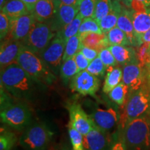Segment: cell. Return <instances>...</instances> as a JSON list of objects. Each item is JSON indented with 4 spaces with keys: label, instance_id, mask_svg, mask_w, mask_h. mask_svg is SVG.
<instances>
[{
    "label": "cell",
    "instance_id": "6da1fadb",
    "mask_svg": "<svg viewBox=\"0 0 150 150\" xmlns=\"http://www.w3.org/2000/svg\"><path fill=\"white\" fill-rule=\"evenodd\" d=\"M1 85L15 99L35 102L47 90V86L26 72L18 63L1 70Z\"/></svg>",
    "mask_w": 150,
    "mask_h": 150
},
{
    "label": "cell",
    "instance_id": "7a4b0ae2",
    "mask_svg": "<svg viewBox=\"0 0 150 150\" xmlns=\"http://www.w3.org/2000/svg\"><path fill=\"white\" fill-rule=\"evenodd\" d=\"M12 97L1 85V122L13 129L22 131L31 125L32 112L27 103L15 102Z\"/></svg>",
    "mask_w": 150,
    "mask_h": 150
},
{
    "label": "cell",
    "instance_id": "3957f363",
    "mask_svg": "<svg viewBox=\"0 0 150 150\" xmlns=\"http://www.w3.org/2000/svg\"><path fill=\"white\" fill-rule=\"evenodd\" d=\"M122 127L127 150L150 149L149 112L128 122Z\"/></svg>",
    "mask_w": 150,
    "mask_h": 150
},
{
    "label": "cell",
    "instance_id": "277c9868",
    "mask_svg": "<svg viewBox=\"0 0 150 150\" xmlns=\"http://www.w3.org/2000/svg\"><path fill=\"white\" fill-rule=\"evenodd\" d=\"M17 63L31 76L46 86L52 85L57 79V76L49 68L42 58L25 46L22 47Z\"/></svg>",
    "mask_w": 150,
    "mask_h": 150
},
{
    "label": "cell",
    "instance_id": "5b68a950",
    "mask_svg": "<svg viewBox=\"0 0 150 150\" xmlns=\"http://www.w3.org/2000/svg\"><path fill=\"white\" fill-rule=\"evenodd\" d=\"M149 112L150 84L146 82L139 89L129 93L120 125L124 127L128 122L141 117Z\"/></svg>",
    "mask_w": 150,
    "mask_h": 150
},
{
    "label": "cell",
    "instance_id": "8992f818",
    "mask_svg": "<svg viewBox=\"0 0 150 150\" xmlns=\"http://www.w3.org/2000/svg\"><path fill=\"white\" fill-rule=\"evenodd\" d=\"M54 133L45 123L30 125L20 137V145L26 150H45L51 142Z\"/></svg>",
    "mask_w": 150,
    "mask_h": 150
},
{
    "label": "cell",
    "instance_id": "52a82bcc",
    "mask_svg": "<svg viewBox=\"0 0 150 150\" xmlns=\"http://www.w3.org/2000/svg\"><path fill=\"white\" fill-rule=\"evenodd\" d=\"M56 33L48 22H36L29 35L21 41L24 46L38 55H40L49 45Z\"/></svg>",
    "mask_w": 150,
    "mask_h": 150
},
{
    "label": "cell",
    "instance_id": "ba28073f",
    "mask_svg": "<svg viewBox=\"0 0 150 150\" xmlns=\"http://www.w3.org/2000/svg\"><path fill=\"white\" fill-rule=\"evenodd\" d=\"M118 105L109 102L103 106H96L89 116L96 126L109 132L119 125L121 115Z\"/></svg>",
    "mask_w": 150,
    "mask_h": 150
},
{
    "label": "cell",
    "instance_id": "9c48e42d",
    "mask_svg": "<svg viewBox=\"0 0 150 150\" xmlns=\"http://www.w3.org/2000/svg\"><path fill=\"white\" fill-rule=\"evenodd\" d=\"M65 45L66 42L61 36L56 34L45 50L39 55L56 76L60 74Z\"/></svg>",
    "mask_w": 150,
    "mask_h": 150
},
{
    "label": "cell",
    "instance_id": "30bf717a",
    "mask_svg": "<svg viewBox=\"0 0 150 150\" xmlns=\"http://www.w3.org/2000/svg\"><path fill=\"white\" fill-rule=\"evenodd\" d=\"M100 79L87 70L78 72L71 79L70 88L72 91L83 96H95L100 87Z\"/></svg>",
    "mask_w": 150,
    "mask_h": 150
},
{
    "label": "cell",
    "instance_id": "8fae6325",
    "mask_svg": "<svg viewBox=\"0 0 150 150\" xmlns=\"http://www.w3.org/2000/svg\"><path fill=\"white\" fill-rule=\"evenodd\" d=\"M56 12L53 18L48 22L54 32H58L70 24L79 13L77 5H67L59 0H54Z\"/></svg>",
    "mask_w": 150,
    "mask_h": 150
},
{
    "label": "cell",
    "instance_id": "7c38bea8",
    "mask_svg": "<svg viewBox=\"0 0 150 150\" xmlns=\"http://www.w3.org/2000/svg\"><path fill=\"white\" fill-rule=\"evenodd\" d=\"M66 108L69 112V124L71 126L79 131L83 136L88 134L95 124L81 104L76 102H70L67 104Z\"/></svg>",
    "mask_w": 150,
    "mask_h": 150
},
{
    "label": "cell",
    "instance_id": "4fadbf2b",
    "mask_svg": "<svg viewBox=\"0 0 150 150\" xmlns=\"http://www.w3.org/2000/svg\"><path fill=\"white\" fill-rule=\"evenodd\" d=\"M122 81L128 86L129 93L139 89L146 83L147 67H142L139 62L122 66Z\"/></svg>",
    "mask_w": 150,
    "mask_h": 150
},
{
    "label": "cell",
    "instance_id": "5bb4252c",
    "mask_svg": "<svg viewBox=\"0 0 150 150\" xmlns=\"http://www.w3.org/2000/svg\"><path fill=\"white\" fill-rule=\"evenodd\" d=\"M112 136L109 132L104 131L94 125L91 131L83 136L85 150H108L111 142Z\"/></svg>",
    "mask_w": 150,
    "mask_h": 150
},
{
    "label": "cell",
    "instance_id": "9a60e30c",
    "mask_svg": "<svg viewBox=\"0 0 150 150\" xmlns=\"http://www.w3.org/2000/svg\"><path fill=\"white\" fill-rule=\"evenodd\" d=\"M36 22V19L33 13L18 18L10 19V31L7 38L22 41L29 35Z\"/></svg>",
    "mask_w": 150,
    "mask_h": 150
},
{
    "label": "cell",
    "instance_id": "2e32d148",
    "mask_svg": "<svg viewBox=\"0 0 150 150\" xmlns=\"http://www.w3.org/2000/svg\"><path fill=\"white\" fill-rule=\"evenodd\" d=\"M23 44L21 41L13 40L9 38L1 40L0 47V67L1 70L17 63L18 55Z\"/></svg>",
    "mask_w": 150,
    "mask_h": 150
},
{
    "label": "cell",
    "instance_id": "e0dca14e",
    "mask_svg": "<svg viewBox=\"0 0 150 150\" xmlns=\"http://www.w3.org/2000/svg\"><path fill=\"white\" fill-rule=\"evenodd\" d=\"M117 27L126 33L131 47L136 48L139 47V42L137 38L134 24H133L132 11L124 5L122 8L121 13L118 18Z\"/></svg>",
    "mask_w": 150,
    "mask_h": 150
},
{
    "label": "cell",
    "instance_id": "ac0fdd59",
    "mask_svg": "<svg viewBox=\"0 0 150 150\" xmlns=\"http://www.w3.org/2000/svg\"><path fill=\"white\" fill-rule=\"evenodd\" d=\"M121 66L138 61L136 50L134 47L123 45H110L108 47Z\"/></svg>",
    "mask_w": 150,
    "mask_h": 150
},
{
    "label": "cell",
    "instance_id": "d6986e66",
    "mask_svg": "<svg viewBox=\"0 0 150 150\" xmlns=\"http://www.w3.org/2000/svg\"><path fill=\"white\" fill-rule=\"evenodd\" d=\"M55 12L54 0H39L35 4L32 13L38 22H48L53 18Z\"/></svg>",
    "mask_w": 150,
    "mask_h": 150
},
{
    "label": "cell",
    "instance_id": "ffe728a7",
    "mask_svg": "<svg viewBox=\"0 0 150 150\" xmlns=\"http://www.w3.org/2000/svg\"><path fill=\"white\" fill-rule=\"evenodd\" d=\"M122 5L117 0H112L110 12L99 21V25L104 33H108L110 29L117 26V20L121 13Z\"/></svg>",
    "mask_w": 150,
    "mask_h": 150
},
{
    "label": "cell",
    "instance_id": "44dd1931",
    "mask_svg": "<svg viewBox=\"0 0 150 150\" xmlns=\"http://www.w3.org/2000/svg\"><path fill=\"white\" fill-rule=\"evenodd\" d=\"M132 18L135 32L140 46L141 36L150 28V7L141 13L132 12Z\"/></svg>",
    "mask_w": 150,
    "mask_h": 150
},
{
    "label": "cell",
    "instance_id": "7402d4cb",
    "mask_svg": "<svg viewBox=\"0 0 150 150\" xmlns=\"http://www.w3.org/2000/svg\"><path fill=\"white\" fill-rule=\"evenodd\" d=\"M120 65L106 68L104 86L102 88V91L105 94H108L120 82L122 81V66L121 67Z\"/></svg>",
    "mask_w": 150,
    "mask_h": 150
},
{
    "label": "cell",
    "instance_id": "603a6c76",
    "mask_svg": "<svg viewBox=\"0 0 150 150\" xmlns=\"http://www.w3.org/2000/svg\"><path fill=\"white\" fill-rule=\"evenodd\" d=\"M1 12L10 19L18 18L31 13L27 4L22 0H8L1 8Z\"/></svg>",
    "mask_w": 150,
    "mask_h": 150
},
{
    "label": "cell",
    "instance_id": "cb8c5ba5",
    "mask_svg": "<svg viewBox=\"0 0 150 150\" xmlns=\"http://www.w3.org/2000/svg\"><path fill=\"white\" fill-rule=\"evenodd\" d=\"M81 38L83 46L97 50L98 52L110 46L106 33H89L83 35Z\"/></svg>",
    "mask_w": 150,
    "mask_h": 150
},
{
    "label": "cell",
    "instance_id": "d4e9b609",
    "mask_svg": "<svg viewBox=\"0 0 150 150\" xmlns=\"http://www.w3.org/2000/svg\"><path fill=\"white\" fill-rule=\"evenodd\" d=\"M79 72L74 58L63 61L60 70V76L65 86L70 83V81L74 76Z\"/></svg>",
    "mask_w": 150,
    "mask_h": 150
},
{
    "label": "cell",
    "instance_id": "484cf974",
    "mask_svg": "<svg viewBox=\"0 0 150 150\" xmlns=\"http://www.w3.org/2000/svg\"><path fill=\"white\" fill-rule=\"evenodd\" d=\"M108 97L112 102L118 106H122L126 104L129 95V88L126 84L122 81L111 91L108 93Z\"/></svg>",
    "mask_w": 150,
    "mask_h": 150
},
{
    "label": "cell",
    "instance_id": "4316f807",
    "mask_svg": "<svg viewBox=\"0 0 150 150\" xmlns=\"http://www.w3.org/2000/svg\"><path fill=\"white\" fill-rule=\"evenodd\" d=\"M83 20V16L81 15L80 13H79L76 18L70 24H67L66 27H65L61 31L56 32V34L61 36L65 42H67L71 37L77 34L81 24Z\"/></svg>",
    "mask_w": 150,
    "mask_h": 150
},
{
    "label": "cell",
    "instance_id": "83f0119b",
    "mask_svg": "<svg viewBox=\"0 0 150 150\" xmlns=\"http://www.w3.org/2000/svg\"><path fill=\"white\" fill-rule=\"evenodd\" d=\"M109 45L131 46L128 37L122 30L117 26L106 33Z\"/></svg>",
    "mask_w": 150,
    "mask_h": 150
},
{
    "label": "cell",
    "instance_id": "f1b7e54d",
    "mask_svg": "<svg viewBox=\"0 0 150 150\" xmlns=\"http://www.w3.org/2000/svg\"><path fill=\"white\" fill-rule=\"evenodd\" d=\"M81 45V38L79 34L75 35L68 39V40L66 42V45H65L63 62L74 58V56L80 51Z\"/></svg>",
    "mask_w": 150,
    "mask_h": 150
},
{
    "label": "cell",
    "instance_id": "f546056e",
    "mask_svg": "<svg viewBox=\"0 0 150 150\" xmlns=\"http://www.w3.org/2000/svg\"><path fill=\"white\" fill-rule=\"evenodd\" d=\"M89 33H104L100 29L99 23L93 18H83L79 29L78 33L81 37Z\"/></svg>",
    "mask_w": 150,
    "mask_h": 150
},
{
    "label": "cell",
    "instance_id": "4dcf8cb0",
    "mask_svg": "<svg viewBox=\"0 0 150 150\" xmlns=\"http://www.w3.org/2000/svg\"><path fill=\"white\" fill-rule=\"evenodd\" d=\"M17 142V136L12 131L1 128L0 150H12Z\"/></svg>",
    "mask_w": 150,
    "mask_h": 150
},
{
    "label": "cell",
    "instance_id": "1f68e13d",
    "mask_svg": "<svg viewBox=\"0 0 150 150\" xmlns=\"http://www.w3.org/2000/svg\"><path fill=\"white\" fill-rule=\"evenodd\" d=\"M112 3V0H98L95 6L93 18L99 22L110 12Z\"/></svg>",
    "mask_w": 150,
    "mask_h": 150
},
{
    "label": "cell",
    "instance_id": "d6a6232c",
    "mask_svg": "<svg viewBox=\"0 0 150 150\" xmlns=\"http://www.w3.org/2000/svg\"><path fill=\"white\" fill-rule=\"evenodd\" d=\"M123 127L118 125L117 131L112 135V139L108 150H127L123 136Z\"/></svg>",
    "mask_w": 150,
    "mask_h": 150
},
{
    "label": "cell",
    "instance_id": "836d02e7",
    "mask_svg": "<svg viewBox=\"0 0 150 150\" xmlns=\"http://www.w3.org/2000/svg\"><path fill=\"white\" fill-rule=\"evenodd\" d=\"M67 129H68V134L72 144V150H85L83 147V135L71 126L70 124L68 125Z\"/></svg>",
    "mask_w": 150,
    "mask_h": 150
},
{
    "label": "cell",
    "instance_id": "e575fe53",
    "mask_svg": "<svg viewBox=\"0 0 150 150\" xmlns=\"http://www.w3.org/2000/svg\"><path fill=\"white\" fill-rule=\"evenodd\" d=\"M137 59L142 67H146L150 63V45L144 42L137 47Z\"/></svg>",
    "mask_w": 150,
    "mask_h": 150
},
{
    "label": "cell",
    "instance_id": "d590c367",
    "mask_svg": "<svg viewBox=\"0 0 150 150\" xmlns=\"http://www.w3.org/2000/svg\"><path fill=\"white\" fill-rule=\"evenodd\" d=\"M86 70L91 74L96 76L97 77L102 78L106 74V67H105L100 58L97 56L96 59H95L90 63Z\"/></svg>",
    "mask_w": 150,
    "mask_h": 150
},
{
    "label": "cell",
    "instance_id": "8d00e7d4",
    "mask_svg": "<svg viewBox=\"0 0 150 150\" xmlns=\"http://www.w3.org/2000/svg\"><path fill=\"white\" fill-rule=\"evenodd\" d=\"M98 0H80L79 13L83 18H93Z\"/></svg>",
    "mask_w": 150,
    "mask_h": 150
},
{
    "label": "cell",
    "instance_id": "74e56055",
    "mask_svg": "<svg viewBox=\"0 0 150 150\" xmlns=\"http://www.w3.org/2000/svg\"><path fill=\"white\" fill-rule=\"evenodd\" d=\"M98 56L102 60V61L106 68L119 65L115 59V57H114V56L112 55V52L110 51V50L108 47L101 50L99 52Z\"/></svg>",
    "mask_w": 150,
    "mask_h": 150
},
{
    "label": "cell",
    "instance_id": "f35d334b",
    "mask_svg": "<svg viewBox=\"0 0 150 150\" xmlns=\"http://www.w3.org/2000/svg\"><path fill=\"white\" fill-rule=\"evenodd\" d=\"M10 31V18L1 12L0 13V38L1 40L8 36Z\"/></svg>",
    "mask_w": 150,
    "mask_h": 150
},
{
    "label": "cell",
    "instance_id": "ab89813d",
    "mask_svg": "<svg viewBox=\"0 0 150 150\" xmlns=\"http://www.w3.org/2000/svg\"><path fill=\"white\" fill-rule=\"evenodd\" d=\"M74 59L75 62H76L79 72L86 70L87 69V67H88L90 63H91V61L88 59H86L85 56L80 51L74 56Z\"/></svg>",
    "mask_w": 150,
    "mask_h": 150
},
{
    "label": "cell",
    "instance_id": "60d3db41",
    "mask_svg": "<svg viewBox=\"0 0 150 150\" xmlns=\"http://www.w3.org/2000/svg\"><path fill=\"white\" fill-rule=\"evenodd\" d=\"M80 52L85 56L86 59H88L91 62L93 61L95 59H96L99 55V52L97 50L83 46V45H82L80 49Z\"/></svg>",
    "mask_w": 150,
    "mask_h": 150
},
{
    "label": "cell",
    "instance_id": "b9f144b4",
    "mask_svg": "<svg viewBox=\"0 0 150 150\" xmlns=\"http://www.w3.org/2000/svg\"><path fill=\"white\" fill-rule=\"evenodd\" d=\"M22 1L27 4L29 11H31V13H32L35 4H36L39 0H22Z\"/></svg>",
    "mask_w": 150,
    "mask_h": 150
},
{
    "label": "cell",
    "instance_id": "7bdbcfd3",
    "mask_svg": "<svg viewBox=\"0 0 150 150\" xmlns=\"http://www.w3.org/2000/svg\"><path fill=\"white\" fill-rule=\"evenodd\" d=\"M147 42L150 45V28L141 36V43Z\"/></svg>",
    "mask_w": 150,
    "mask_h": 150
},
{
    "label": "cell",
    "instance_id": "ee69618b",
    "mask_svg": "<svg viewBox=\"0 0 150 150\" xmlns=\"http://www.w3.org/2000/svg\"><path fill=\"white\" fill-rule=\"evenodd\" d=\"M61 2L67 5H79L80 0H59Z\"/></svg>",
    "mask_w": 150,
    "mask_h": 150
},
{
    "label": "cell",
    "instance_id": "f6af8a7d",
    "mask_svg": "<svg viewBox=\"0 0 150 150\" xmlns=\"http://www.w3.org/2000/svg\"><path fill=\"white\" fill-rule=\"evenodd\" d=\"M139 1H145L146 3H148L150 4V0H139Z\"/></svg>",
    "mask_w": 150,
    "mask_h": 150
},
{
    "label": "cell",
    "instance_id": "bcb514c9",
    "mask_svg": "<svg viewBox=\"0 0 150 150\" xmlns=\"http://www.w3.org/2000/svg\"><path fill=\"white\" fill-rule=\"evenodd\" d=\"M62 150H70L68 149V148L66 147H63V149H62Z\"/></svg>",
    "mask_w": 150,
    "mask_h": 150
},
{
    "label": "cell",
    "instance_id": "7dc6e473",
    "mask_svg": "<svg viewBox=\"0 0 150 150\" xmlns=\"http://www.w3.org/2000/svg\"><path fill=\"white\" fill-rule=\"evenodd\" d=\"M147 67H148V69H149V70H150V63H149V65H147Z\"/></svg>",
    "mask_w": 150,
    "mask_h": 150
},
{
    "label": "cell",
    "instance_id": "c3c4849f",
    "mask_svg": "<svg viewBox=\"0 0 150 150\" xmlns=\"http://www.w3.org/2000/svg\"><path fill=\"white\" fill-rule=\"evenodd\" d=\"M117 1H122V0H117Z\"/></svg>",
    "mask_w": 150,
    "mask_h": 150
},
{
    "label": "cell",
    "instance_id": "681fc988",
    "mask_svg": "<svg viewBox=\"0 0 150 150\" xmlns=\"http://www.w3.org/2000/svg\"><path fill=\"white\" fill-rule=\"evenodd\" d=\"M149 115H150V112H149Z\"/></svg>",
    "mask_w": 150,
    "mask_h": 150
},
{
    "label": "cell",
    "instance_id": "f907efd6",
    "mask_svg": "<svg viewBox=\"0 0 150 150\" xmlns=\"http://www.w3.org/2000/svg\"></svg>",
    "mask_w": 150,
    "mask_h": 150
}]
</instances>
